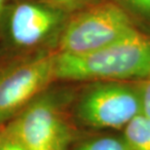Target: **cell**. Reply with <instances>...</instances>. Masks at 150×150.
<instances>
[{"label": "cell", "mask_w": 150, "mask_h": 150, "mask_svg": "<svg viewBox=\"0 0 150 150\" xmlns=\"http://www.w3.org/2000/svg\"><path fill=\"white\" fill-rule=\"evenodd\" d=\"M139 29L131 14L117 1L101 0L70 15L57 44V52L82 55L100 50Z\"/></svg>", "instance_id": "obj_2"}, {"label": "cell", "mask_w": 150, "mask_h": 150, "mask_svg": "<svg viewBox=\"0 0 150 150\" xmlns=\"http://www.w3.org/2000/svg\"><path fill=\"white\" fill-rule=\"evenodd\" d=\"M129 13L150 22V0H118Z\"/></svg>", "instance_id": "obj_10"}, {"label": "cell", "mask_w": 150, "mask_h": 150, "mask_svg": "<svg viewBox=\"0 0 150 150\" xmlns=\"http://www.w3.org/2000/svg\"><path fill=\"white\" fill-rule=\"evenodd\" d=\"M75 150H131L123 137H101L79 145Z\"/></svg>", "instance_id": "obj_8"}, {"label": "cell", "mask_w": 150, "mask_h": 150, "mask_svg": "<svg viewBox=\"0 0 150 150\" xmlns=\"http://www.w3.org/2000/svg\"><path fill=\"white\" fill-rule=\"evenodd\" d=\"M122 137L131 150H150V118L143 114L134 117Z\"/></svg>", "instance_id": "obj_7"}, {"label": "cell", "mask_w": 150, "mask_h": 150, "mask_svg": "<svg viewBox=\"0 0 150 150\" xmlns=\"http://www.w3.org/2000/svg\"><path fill=\"white\" fill-rule=\"evenodd\" d=\"M55 75L62 81L143 80L150 75V36L137 30L95 52H57Z\"/></svg>", "instance_id": "obj_1"}, {"label": "cell", "mask_w": 150, "mask_h": 150, "mask_svg": "<svg viewBox=\"0 0 150 150\" xmlns=\"http://www.w3.org/2000/svg\"><path fill=\"white\" fill-rule=\"evenodd\" d=\"M0 150H25L13 134L6 129L0 131Z\"/></svg>", "instance_id": "obj_11"}, {"label": "cell", "mask_w": 150, "mask_h": 150, "mask_svg": "<svg viewBox=\"0 0 150 150\" xmlns=\"http://www.w3.org/2000/svg\"><path fill=\"white\" fill-rule=\"evenodd\" d=\"M13 2L14 0H0V22H1L2 18L4 16L6 10Z\"/></svg>", "instance_id": "obj_13"}, {"label": "cell", "mask_w": 150, "mask_h": 150, "mask_svg": "<svg viewBox=\"0 0 150 150\" xmlns=\"http://www.w3.org/2000/svg\"><path fill=\"white\" fill-rule=\"evenodd\" d=\"M67 16L43 0L13 2L0 22L4 40L23 54L46 51L43 48L53 41L58 44Z\"/></svg>", "instance_id": "obj_5"}, {"label": "cell", "mask_w": 150, "mask_h": 150, "mask_svg": "<svg viewBox=\"0 0 150 150\" xmlns=\"http://www.w3.org/2000/svg\"><path fill=\"white\" fill-rule=\"evenodd\" d=\"M56 54L42 51L0 65V124L16 116L56 80Z\"/></svg>", "instance_id": "obj_4"}, {"label": "cell", "mask_w": 150, "mask_h": 150, "mask_svg": "<svg viewBox=\"0 0 150 150\" xmlns=\"http://www.w3.org/2000/svg\"><path fill=\"white\" fill-rule=\"evenodd\" d=\"M43 1L70 16L90 6L95 5L101 0H43Z\"/></svg>", "instance_id": "obj_9"}, {"label": "cell", "mask_w": 150, "mask_h": 150, "mask_svg": "<svg viewBox=\"0 0 150 150\" xmlns=\"http://www.w3.org/2000/svg\"><path fill=\"white\" fill-rule=\"evenodd\" d=\"M0 131H1V129H0Z\"/></svg>", "instance_id": "obj_14"}, {"label": "cell", "mask_w": 150, "mask_h": 150, "mask_svg": "<svg viewBox=\"0 0 150 150\" xmlns=\"http://www.w3.org/2000/svg\"><path fill=\"white\" fill-rule=\"evenodd\" d=\"M64 97L46 89L5 129L25 150H67L73 134L64 115Z\"/></svg>", "instance_id": "obj_3"}, {"label": "cell", "mask_w": 150, "mask_h": 150, "mask_svg": "<svg viewBox=\"0 0 150 150\" xmlns=\"http://www.w3.org/2000/svg\"><path fill=\"white\" fill-rule=\"evenodd\" d=\"M140 91H142V114L150 118V75L140 83Z\"/></svg>", "instance_id": "obj_12"}, {"label": "cell", "mask_w": 150, "mask_h": 150, "mask_svg": "<svg viewBox=\"0 0 150 150\" xmlns=\"http://www.w3.org/2000/svg\"><path fill=\"white\" fill-rule=\"evenodd\" d=\"M77 118L88 127L120 129L142 114L140 84L125 81H98L80 96Z\"/></svg>", "instance_id": "obj_6"}]
</instances>
